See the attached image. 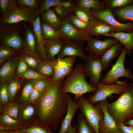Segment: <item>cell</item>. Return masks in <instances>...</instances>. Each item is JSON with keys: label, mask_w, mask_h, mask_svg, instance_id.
<instances>
[{"label": "cell", "mask_w": 133, "mask_h": 133, "mask_svg": "<svg viewBox=\"0 0 133 133\" xmlns=\"http://www.w3.org/2000/svg\"><path fill=\"white\" fill-rule=\"evenodd\" d=\"M64 79L54 81L51 79L37 103L36 120L53 130L59 128L67 110L69 95L61 91Z\"/></svg>", "instance_id": "6da1fadb"}, {"label": "cell", "mask_w": 133, "mask_h": 133, "mask_svg": "<svg viewBox=\"0 0 133 133\" xmlns=\"http://www.w3.org/2000/svg\"><path fill=\"white\" fill-rule=\"evenodd\" d=\"M86 77L83 69V64H77L72 72L63 82L62 92L74 94L75 96L73 100L76 102L85 94L95 93L97 88L86 81Z\"/></svg>", "instance_id": "7a4b0ae2"}, {"label": "cell", "mask_w": 133, "mask_h": 133, "mask_svg": "<svg viewBox=\"0 0 133 133\" xmlns=\"http://www.w3.org/2000/svg\"><path fill=\"white\" fill-rule=\"evenodd\" d=\"M107 108L117 125L131 119L133 117V86L130 85L116 101L108 103Z\"/></svg>", "instance_id": "3957f363"}, {"label": "cell", "mask_w": 133, "mask_h": 133, "mask_svg": "<svg viewBox=\"0 0 133 133\" xmlns=\"http://www.w3.org/2000/svg\"><path fill=\"white\" fill-rule=\"evenodd\" d=\"M116 83L106 84L100 82L97 87V90L94 94L89 95L86 99L90 103L93 104L106 99L113 94H118L119 96L130 86L126 80L118 81Z\"/></svg>", "instance_id": "277c9868"}, {"label": "cell", "mask_w": 133, "mask_h": 133, "mask_svg": "<svg viewBox=\"0 0 133 133\" xmlns=\"http://www.w3.org/2000/svg\"><path fill=\"white\" fill-rule=\"evenodd\" d=\"M79 108L84 117L88 124L96 133H100L99 125L103 118V114L101 108L97 104L94 106L83 95L77 101Z\"/></svg>", "instance_id": "5b68a950"}, {"label": "cell", "mask_w": 133, "mask_h": 133, "mask_svg": "<svg viewBox=\"0 0 133 133\" xmlns=\"http://www.w3.org/2000/svg\"><path fill=\"white\" fill-rule=\"evenodd\" d=\"M126 54V49L124 47L116 62L101 79V83L106 84L116 83L118 79L121 77L132 79L133 74L129 69L126 68L124 66V61Z\"/></svg>", "instance_id": "8992f818"}, {"label": "cell", "mask_w": 133, "mask_h": 133, "mask_svg": "<svg viewBox=\"0 0 133 133\" xmlns=\"http://www.w3.org/2000/svg\"><path fill=\"white\" fill-rule=\"evenodd\" d=\"M90 10L95 18L102 20L112 26L115 32L130 33L133 31V22L129 21L125 23L119 22L114 17L112 10L105 9L99 11L93 9Z\"/></svg>", "instance_id": "52a82bcc"}, {"label": "cell", "mask_w": 133, "mask_h": 133, "mask_svg": "<svg viewBox=\"0 0 133 133\" xmlns=\"http://www.w3.org/2000/svg\"><path fill=\"white\" fill-rule=\"evenodd\" d=\"M87 42L85 50L89 53V56L98 59H100L110 48L119 42L113 38L101 40L93 37Z\"/></svg>", "instance_id": "ba28073f"}, {"label": "cell", "mask_w": 133, "mask_h": 133, "mask_svg": "<svg viewBox=\"0 0 133 133\" xmlns=\"http://www.w3.org/2000/svg\"><path fill=\"white\" fill-rule=\"evenodd\" d=\"M86 30L79 29L73 25L68 18L62 20V24L59 30L65 40H72L84 42L91 38Z\"/></svg>", "instance_id": "9c48e42d"}, {"label": "cell", "mask_w": 133, "mask_h": 133, "mask_svg": "<svg viewBox=\"0 0 133 133\" xmlns=\"http://www.w3.org/2000/svg\"><path fill=\"white\" fill-rule=\"evenodd\" d=\"M83 68L86 75L89 77V83L96 88L100 82V79L103 70L99 59L87 56L83 64Z\"/></svg>", "instance_id": "30bf717a"}, {"label": "cell", "mask_w": 133, "mask_h": 133, "mask_svg": "<svg viewBox=\"0 0 133 133\" xmlns=\"http://www.w3.org/2000/svg\"><path fill=\"white\" fill-rule=\"evenodd\" d=\"M37 17V11L34 8L20 6L11 13L4 23L11 24L25 21L33 26Z\"/></svg>", "instance_id": "8fae6325"}, {"label": "cell", "mask_w": 133, "mask_h": 133, "mask_svg": "<svg viewBox=\"0 0 133 133\" xmlns=\"http://www.w3.org/2000/svg\"><path fill=\"white\" fill-rule=\"evenodd\" d=\"M0 40L1 45L12 48L18 51L21 50L24 47L19 31L17 28L9 27L0 28Z\"/></svg>", "instance_id": "7c38bea8"}, {"label": "cell", "mask_w": 133, "mask_h": 133, "mask_svg": "<svg viewBox=\"0 0 133 133\" xmlns=\"http://www.w3.org/2000/svg\"><path fill=\"white\" fill-rule=\"evenodd\" d=\"M84 43L72 40H65L56 59H61L67 56H73L80 58L84 61L87 56L83 50Z\"/></svg>", "instance_id": "4fadbf2b"}, {"label": "cell", "mask_w": 133, "mask_h": 133, "mask_svg": "<svg viewBox=\"0 0 133 133\" xmlns=\"http://www.w3.org/2000/svg\"><path fill=\"white\" fill-rule=\"evenodd\" d=\"M107 98L98 102L97 105L101 109L103 114V118L100 122L99 130L100 133H121L119 131L115 121L108 112L107 107Z\"/></svg>", "instance_id": "5bb4252c"}, {"label": "cell", "mask_w": 133, "mask_h": 133, "mask_svg": "<svg viewBox=\"0 0 133 133\" xmlns=\"http://www.w3.org/2000/svg\"><path fill=\"white\" fill-rule=\"evenodd\" d=\"M75 57L67 56L61 59H57L54 74L51 78L54 81L64 79L73 70V66L76 59Z\"/></svg>", "instance_id": "9a60e30c"}, {"label": "cell", "mask_w": 133, "mask_h": 133, "mask_svg": "<svg viewBox=\"0 0 133 133\" xmlns=\"http://www.w3.org/2000/svg\"><path fill=\"white\" fill-rule=\"evenodd\" d=\"M17 120L23 124L32 123L36 120L37 115V104L28 101L20 103Z\"/></svg>", "instance_id": "2e32d148"}, {"label": "cell", "mask_w": 133, "mask_h": 133, "mask_svg": "<svg viewBox=\"0 0 133 133\" xmlns=\"http://www.w3.org/2000/svg\"><path fill=\"white\" fill-rule=\"evenodd\" d=\"M91 37L93 36H100L112 32H115L113 27L105 21L95 18L93 20L87 29Z\"/></svg>", "instance_id": "e0dca14e"}, {"label": "cell", "mask_w": 133, "mask_h": 133, "mask_svg": "<svg viewBox=\"0 0 133 133\" xmlns=\"http://www.w3.org/2000/svg\"><path fill=\"white\" fill-rule=\"evenodd\" d=\"M37 11V17L33 26V33L35 38L37 49L42 59L44 61H47L49 59L44 48V39L42 31L41 22L38 11Z\"/></svg>", "instance_id": "ac0fdd59"}, {"label": "cell", "mask_w": 133, "mask_h": 133, "mask_svg": "<svg viewBox=\"0 0 133 133\" xmlns=\"http://www.w3.org/2000/svg\"><path fill=\"white\" fill-rule=\"evenodd\" d=\"M79 107L77 102L72 100L69 95L66 115L61 122L60 127L58 133H66L69 127L72 125L71 122L73 117Z\"/></svg>", "instance_id": "d6986e66"}, {"label": "cell", "mask_w": 133, "mask_h": 133, "mask_svg": "<svg viewBox=\"0 0 133 133\" xmlns=\"http://www.w3.org/2000/svg\"><path fill=\"white\" fill-rule=\"evenodd\" d=\"M65 41L61 38L44 39V47L49 60L55 59V56L60 52Z\"/></svg>", "instance_id": "ffe728a7"}, {"label": "cell", "mask_w": 133, "mask_h": 133, "mask_svg": "<svg viewBox=\"0 0 133 133\" xmlns=\"http://www.w3.org/2000/svg\"><path fill=\"white\" fill-rule=\"evenodd\" d=\"M103 35L116 39L125 48L127 54L130 55L132 53L133 48V31L130 33L112 32Z\"/></svg>", "instance_id": "44dd1931"}, {"label": "cell", "mask_w": 133, "mask_h": 133, "mask_svg": "<svg viewBox=\"0 0 133 133\" xmlns=\"http://www.w3.org/2000/svg\"><path fill=\"white\" fill-rule=\"evenodd\" d=\"M18 61L17 58L14 56L4 64L0 69V82L12 79L16 72Z\"/></svg>", "instance_id": "7402d4cb"}, {"label": "cell", "mask_w": 133, "mask_h": 133, "mask_svg": "<svg viewBox=\"0 0 133 133\" xmlns=\"http://www.w3.org/2000/svg\"><path fill=\"white\" fill-rule=\"evenodd\" d=\"M123 45L119 42L110 48L99 59L103 70H107L111 62L119 56L123 49Z\"/></svg>", "instance_id": "603a6c76"}, {"label": "cell", "mask_w": 133, "mask_h": 133, "mask_svg": "<svg viewBox=\"0 0 133 133\" xmlns=\"http://www.w3.org/2000/svg\"><path fill=\"white\" fill-rule=\"evenodd\" d=\"M115 18L120 21L129 20L133 22V2L122 8L112 10Z\"/></svg>", "instance_id": "cb8c5ba5"}, {"label": "cell", "mask_w": 133, "mask_h": 133, "mask_svg": "<svg viewBox=\"0 0 133 133\" xmlns=\"http://www.w3.org/2000/svg\"><path fill=\"white\" fill-rule=\"evenodd\" d=\"M23 43L25 52L37 55L36 52L37 48L34 34L29 28L27 29L26 31Z\"/></svg>", "instance_id": "d4e9b609"}, {"label": "cell", "mask_w": 133, "mask_h": 133, "mask_svg": "<svg viewBox=\"0 0 133 133\" xmlns=\"http://www.w3.org/2000/svg\"><path fill=\"white\" fill-rule=\"evenodd\" d=\"M43 21L59 30L62 24V21L57 16L53 10L50 8L46 10L41 15Z\"/></svg>", "instance_id": "484cf974"}, {"label": "cell", "mask_w": 133, "mask_h": 133, "mask_svg": "<svg viewBox=\"0 0 133 133\" xmlns=\"http://www.w3.org/2000/svg\"><path fill=\"white\" fill-rule=\"evenodd\" d=\"M76 6L85 10L93 9L97 11L105 9L102 1L99 0H77Z\"/></svg>", "instance_id": "4316f807"}, {"label": "cell", "mask_w": 133, "mask_h": 133, "mask_svg": "<svg viewBox=\"0 0 133 133\" xmlns=\"http://www.w3.org/2000/svg\"><path fill=\"white\" fill-rule=\"evenodd\" d=\"M41 26L44 39L61 38L63 36L59 30L55 29L44 21H41Z\"/></svg>", "instance_id": "83f0119b"}, {"label": "cell", "mask_w": 133, "mask_h": 133, "mask_svg": "<svg viewBox=\"0 0 133 133\" xmlns=\"http://www.w3.org/2000/svg\"><path fill=\"white\" fill-rule=\"evenodd\" d=\"M36 80H30L22 88L19 94L16 97L15 100L20 104L28 101L29 97L33 89Z\"/></svg>", "instance_id": "f1b7e54d"}, {"label": "cell", "mask_w": 133, "mask_h": 133, "mask_svg": "<svg viewBox=\"0 0 133 133\" xmlns=\"http://www.w3.org/2000/svg\"><path fill=\"white\" fill-rule=\"evenodd\" d=\"M56 59L53 61H42L39 64L37 72L39 74L48 77L52 76L54 74Z\"/></svg>", "instance_id": "f546056e"}, {"label": "cell", "mask_w": 133, "mask_h": 133, "mask_svg": "<svg viewBox=\"0 0 133 133\" xmlns=\"http://www.w3.org/2000/svg\"><path fill=\"white\" fill-rule=\"evenodd\" d=\"M17 0H0V7L2 11V22L4 23L11 13L17 7Z\"/></svg>", "instance_id": "4dcf8cb0"}, {"label": "cell", "mask_w": 133, "mask_h": 133, "mask_svg": "<svg viewBox=\"0 0 133 133\" xmlns=\"http://www.w3.org/2000/svg\"><path fill=\"white\" fill-rule=\"evenodd\" d=\"M51 130L36 120L28 127L21 130L26 133H58L53 132Z\"/></svg>", "instance_id": "1f68e13d"}, {"label": "cell", "mask_w": 133, "mask_h": 133, "mask_svg": "<svg viewBox=\"0 0 133 133\" xmlns=\"http://www.w3.org/2000/svg\"><path fill=\"white\" fill-rule=\"evenodd\" d=\"M20 104L15 100L3 106H0V112L7 114L13 118L17 120Z\"/></svg>", "instance_id": "d6a6232c"}, {"label": "cell", "mask_w": 133, "mask_h": 133, "mask_svg": "<svg viewBox=\"0 0 133 133\" xmlns=\"http://www.w3.org/2000/svg\"><path fill=\"white\" fill-rule=\"evenodd\" d=\"M22 81L18 78L11 79L7 83V89L10 102L15 100Z\"/></svg>", "instance_id": "836d02e7"}, {"label": "cell", "mask_w": 133, "mask_h": 133, "mask_svg": "<svg viewBox=\"0 0 133 133\" xmlns=\"http://www.w3.org/2000/svg\"><path fill=\"white\" fill-rule=\"evenodd\" d=\"M78 126L76 133H96L93 128L88 124L84 117L81 113L77 118Z\"/></svg>", "instance_id": "e575fe53"}, {"label": "cell", "mask_w": 133, "mask_h": 133, "mask_svg": "<svg viewBox=\"0 0 133 133\" xmlns=\"http://www.w3.org/2000/svg\"><path fill=\"white\" fill-rule=\"evenodd\" d=\"M73 12L79 18L87 23H90L95 18L90 10H86L76 6L74 9Z\"/></svg>", "instance_id": "d590c367"}, {"label": "cell", "mask_w": 133, "mask_h": 133, "mask_svg": "<svg viewBox=\"0 0 133 133\" xmlns=\"http://www.w3.org/2000/svg\"><path fill=\"white\" fill-rule=\"evenodd\" d=\"M105 9L111 10L120 8L133 2V0H103L102 1Z\"/></svg>", "instance_id": "8d00e7d4"}, {"label": "cell", "mask_w": 133, "mask_h": 133, "mask_svg": "<svg viewBox=\"0 0 133 133\" xmlns=\"http://www.w3.org/2000/svg\"><path fill=\"white\" fill-rule=\"evenodd\" d=\"M27 124H23L18 120L13 118L5 113H0V126L7 127H16Z\"/></svg>", "instance_id": "74e56055"}, {"label": "cell", "mask_w": 133, "mask_h": 133, "mask_svg": "<svg viewBox=\"0 0 133 133\" xmlns=\"http://www.w3.org/2000/svg\"><path fill=\"white\" fill-rule=\"evenodd\" d=\"M25 53L22 57L27 65L33 69H37L39 63L43 60H41L38 58L37 55L29 54L25 51Z\"/></svg>", "instance_id": "f35d334b"}, {"label": "cell", "mask_w": 133, "mask_h": 133, "mask_svg": "<svg viewBox=\"0 0 133 133\" xmlns=\"http://www.w3.org/2000/svg\"><path fill=\"white\" fill-rule=\"evenodd\" d=\"M17 52V50L12 48L1 45L0 47V64L8 58L15 55Z\"/></svg>", "instance_id": "ab89813d"}, {"label": "cell", "mask_w": 133, "mask_h": 133, "mask_svg": "<svg viewBox=\"0 0 133 133\" xmlns=\"http://www.w3.org/2000/svg\"><path fill=\"white\" fill-rule=\"evenodd\" d=\"M68 18L75 26L79 29L83 30L87 29L92 21L90 23L85 22L79 18L75 14H72L68 15Z\"/></svg>", "instance_id": "60d3db41"}, {"label": "cell", "mask_w": 133, "mask_h": 133, "mask_svg": "<svg viewBox=\"0 0 133 133\" xmlns=\"http://www.w3.org/2000/svg\"><path fill=\"white\" fill-rule=\"evenodd\" d=\"M7 83L6 81L0 82V106H3L10 101L7 91Z\"/></svg>", "instance_id": "b9f144b4"}, {"label": "cell", "mask_w": 133, "mask_h": 133, "mask_svg": "<svg viewBox=\"0 0 133 133\" xmlns=\"http://www.w3.org/2000/svg\"><path fill=\"white\" fill-rule=\"evenodd\" d=\"M49 77L41 78L35 80L34 87L42 94L46 90L51 79Z\"/></svg>", "instance_id": "7bdbcfd3"}, {"label": "cell", "mask_w": 133, "mask_h": 133, "mask_svg": "<svg viewBox=\"0 0 133 133\" xmlns=\"http://www.w3.org/2000/svg\"><path fill=\"white\" fill-rule=\"evenodd\" d=\"M18 77L30 80H36L48 76L41 74L37 71L32 69H28L25 72L19 75Z\"/></svg>", "instance_id": "ee69618b"}, {"label": "cell", "mask_w": 133, "mask_h": 133, "mask_svg": "<svg viewBox=\"0 0 133 133\" xmlns=\"http://www.w3.org/2000/svg\"><path fill=\"white\" fill-rule=\"evenodd\" d=\"M56 5L55 0H43L38 11L39 15H41L49 9Z\"/></svg>", "instance_id": "f6af8a7d"}, {"label": "cell", "mask_w": 133, "mask_h": 133, "mask_svg": "<svg viewBox=\"0 0 133 133\" xmlns=\"http://www.w3.org/2000/svg\"><path fill=\"white\" fill-rule=\"evenodd\" d=\"M61 6L68 15L73 12L74 8L77 6L76 1L62 0L61 1Z\"/></svg>", "instance_id": "bcb514c9"}, {"label": "cell", "mask_w": 133, "mask_h": 133, "mask_svg": "<svg viewBox=\"0 0 133 133\" xmlns=\"http://www.w3.org/2000/svg\"><path fill=\"white\" fill-rule=\"evenodd\" d=\"M42 95L33 87L30 94L28 101L33 104H36L39 100Z\"/></svg>", "instance_id": "7dc6e473"}, {"label": "cell", "mask_w": 133, "mask_h": 133, "mask_svg": "<svg viewBox=\"0 0 133 133\" xmlns=\"http://www.w3.org/2000/svg\"><path fill=\"white\" fill-rule=\"evenodd\" d=\"M19 60L16 72V74L17 76L24 73L28 69V65L22 56Z\"/></svg>", "instance_id": "c3c4849f"}, {"label": "cell", "mask_w": 133, "mask_h": 133, "mask_svg": "<svg viewBox=\"0 0 133 133\" xmlns=\"http://www.w3.org/2000/svg\"><path fill=\"white\" fill-rule=\"evenodd\" d=\"M53 8L55 13L62 21L63 19L68 18V15L61 6L56 5Z\"/></svg>", "instance_id": "681fc988"}, {"label": "cell", "mask_w": 133, "mask_h": 133, "mask_svg": "<svg viewBox=\"0 0 133 133\" xmlns=\"http://www.w3.org/2000/svg\"><path fill=\"white\" fill-rule=\"evenodd\" d=\"M17 4L20 6H24L35 8L38 4V1L36 0H18Z\"/></svg>", "instance_id": "f907efd6"}, {"label": "cell", "mask_w": 133, "mask_h": 133, "mask_svg": "<svg viewBox=\"0 0 133 133\" xmlns=\"http://www.w3.org/2000/svg\"><path fill=\"white\" fill-rule=\"evenodd\" d=\"M117 125L121 133H133V128L130 126H127L123 123Z\"/></svg>", "instance_id": "816d5d0a"}, {"label": "cell", "mask_w": 133, "mask_h": 133, "mask_svg": "<svg viewBox=\"0 0 133 133\" xmlns=\"http://www.w3.org/2000/svg\"><path fill=\"white\" fill-rule=\"evenodd\" d=\"M78 126V124L73 126L71 125L69 127L66 133H76Z\"/></svg>", "instance_id": "f5cc1de1"}, {"label": "cell", "mask_w": 133, "mask_h": 133, "mask_svg": "<svg viewBox=\"0 0 133 133\" xmlns=\"http://www.w3.org/2000/svg\"><path fill=\"white\" fill-rule=\"evenodd\" d=\"M126 125L130 126L133 128V119H130L124 123Z\"/></svg>", "instance_id": "db71d44e"}, {"label": "cell", "mask_w": 133, "mask_h": 133, "mask_svg": "<svg viewBox=\"0 0 133 133\" xmlns=\"http://www.w3.org/2000/svg\"><path fill=\"white\" fill-rule=\"evenodd\" d=\"M0 133H26L25 132L22 131V130L20 131L13 132H8L3 131H0Z\"/></svg>", "instance_id": "11a10c76"}, {"label": "cell", "mask_w": 133, "mask_h": 133, "mask_svg": "<svg viewBox=\"0 0 133 133\" xmlns=\"http://www.w3.org/2000/svg\"><path fill=\"white\" fill-rule=\"evenodd\" d=\"M55 1L57 4V5L61 6V0H55Z\"/></svg>", "instance_id": "9f6ffc18"}, {"label": "cell", "mask_w": 133, "mask_h": 133, "mask_svg": "<svg viewBox=\"0 0 133 133\" xmlns=\"http://www.w3.org/2000/svg\"><path fill=\"white\" fill-rule=\"evenodd\" d=\"M129 84L130 85H131L133 86V82H132L131 83H129Z\"/></svg>", "instance_id": "6f0895ef"}, {"label": "cell", "mask_w": 133, "mask_h": 133, "mask_svg": "<svg viewBox=\"0 0 133 133\" xmlns=\"http://www.w3.org/2000/svg\"><path fill=\"white\" fill-rule=\"evenodd\" d=\"M131 80H132V82H133V76L132 78V79Z\"/></svg>", "instance_id": "680465c9"}, {"label": "cell", "mask_w": 133, "mask_h": 133, "mask_svg": "<svg viewBox=\"0 0 133 133\" xmlns=\"http://www.w3.org/2000/svg\"><path fill=\"white\" fill-rule=\"evenodd\" d=\"M132 50H133V49ZM132 64H133V61L132 62Z\"/></svg>", "instance_id": "91938a15"}]
</instances>
